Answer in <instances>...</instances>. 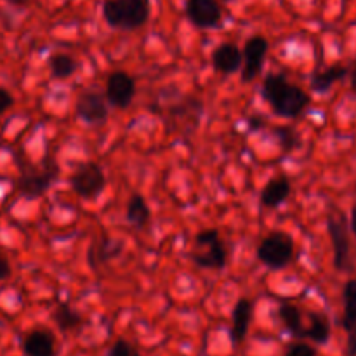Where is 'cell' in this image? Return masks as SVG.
<instances>
[{
	"label": "cell",
	"instance_id": "cell-24",
	"mask_svg": "<svg viewBox=\"0 0 356 356\" xmlns=\"http://www.w3.org/2000/svg\"><path fill=\"white\" fill-rule=\"evenodd\" d=\"M285 356H316V351L306 343H294L287 348Z\"/></svg>",
	"mask_w": 356,
	"mask_h": 356
},
{
	"label": "cell",
	"instance_id": "cell-5",
	"mask_svg": "<svg viewBox=\"0 0 356 356\" xmlns=\"http://www.w3.org/2000/svg\"><path fill=\"white\" fill-rule=\"evenodd\" d=\"M104 184L106 177L99 163L96 162L82 163L72 176L73 191L82 198H96L103 191Z\"/></svg>",
	"mask_w": 356,
	"mask_h": 356
},
{
	"label": "cell",
	"instance_id": "cell-29",
	"mask_svg": "<svg viewBox=\"0 0 356 356\" xmlns=\"http://www.w3.org/2000/svg\"><path fill=\"white\" fill-rule=\"evenodd\" d=\"M351 89L356 92V68L353 70V73H351Z\"/></svg>",
	"mask_w": 356,
	"mask_h": 356
},
{
	"label": "cell",
	"instance_id": "cell-25",
	"mask_svg": "<svg viewBox=\"0 0 356 356\" xmlns=\"http://www.w3.org/2000/svg\"><path fill=\"white\" fill-rule=\"evenodd\" d=\"M13 104H14V97L10 96L9 90H6L0 87V115L6 113V111L9 110Z\"/></svg>",
	"mask_w": 356,
	"mask_h": 356
},
{
	"label": "cell",
	"instance_id": "cell-22",
	"mask_svg": "<svg viewBox=\"0 0 356 356\" xmlns=\"http://www.w3.org/2000/svg\"><path fill=\"white\" fill-rule=\"evenodd\" d=\"M52 318H54L56 325H58L61 330H65V332L76 329V327L82 323V315H80L79 312H75L70 305H65V302L56 308Z\"/></svg>",
	"mask_w": 356,
	"mask_h": 356
},
{
	"label": "cell",
	"instance_id": "cell-20",
	"mask_svg": "<svg viewBox=\"0 0 356 356\" xmlns=\"http://www.w3.org/2000/svg\"><path fill=\"white\" fill-rule=\"evenodd\" d=\"M344 75H346V68H344V66H330V68L323 70V72L316 73V75L313 76L312 86L316 92H327V90H329L334 83L339 82Z\"/></svg>",
	"mask_w": 356,
	"mask_h": 356
},
{
	"label": "cell",
	"instance_id": "cell-28",
	"mask_svg": "<svg viewBox=\"0 0 356 356\" xmlns=\"http://www.w3.org/2000/svg\"><path fill=\"white\" fill-rule=\"evenodd\" d=\"M351 229H353L355 236H356V204L351 209Z\"/></svg>",
	"mask_w": 356,
	"mask_h": 356
},
{
	"label": "cell",
	"instance_id": "cell-14",
	"mask_svg": "<svg viewBox=\"0 0 356 356\" xmlns=\"http://www.w3.org/2000/svg\"><path fill=\"white\" fill-rule=\"evenodd\" d=\"M254 315V302L250 299L242 298L233 308L232 318V339L233 343H242L249 332L250 322Z\"/></svg>",
	"mask_w": 356,
	"mask_h": 356
},
{
	"label": "cell",
	"instance_id": "cell-23",
	"mask_svg": "<svg viewBox=\"0 0 356 356\" xmlns=\"http://www.w3.org/2000/svg\"><path fill=\"white\" fill-rule=\"evenodd\" d=\"M106 356H141L139 351L132 346L131 343H127L125 339H118L117 343L111 346V350L108 351Z\"/></svg>",
	"mask_w": 356,
	"mask_h": 356
},
{
	"label": "cell",
	"instance_id": "cell-10",
	"mask_svg": "<svg viewBox=\"0 0 356 356\" xmlns=\"http://www.w3.org/2000/svg\"><path fill=\"white\" fill-rule=\"evenodd\" d=\"M56 174H58V167L52 162L47 163L44 169L24 172L19 179L21 195H24V197L28 198L40 197V195H44L45 190L51 186L52 181L56 179Z\"/></svg>",
	"mask_w": 356,
	"mask_h": 356
},
{
	"label": "cell",
	"instance_id": "cell-21",
	"mask_svg": "<svg viewBox=\"0 0 356 356\" xmlns=\"http://www.w3.org/2000/svg\"><path fill=\"white\" fill-rule=\"evenodd\" d=\"M49 68L54 79H68L79 68V63L70 54H54L49 59Z\"/></svg>",
	"mask_w": 356,
	"mask_h": 356
},
{
	"label": "cell",
	"instance_id": "cell-15",
	"mask_svg": "<svg viewBox=\"0 0 356 356\" xmlns=\"http://www.w3.org/2000/svg\"><path fill=\"white\" fill-rule=\"evenodd\" d=\"M289 195H291V181L287 177H275L263 188L261 204L270 209L278 207V205L287 200Z\"/></svg>",
	"mask_w": 356,
	"mask_h": 356
},
{
	"label": "cell",
	"instance_id": "cell-27",
	"mask_svg": "<svg viewBox=\"0 0 356 356\" xmlns=\"http://www.w3.org/2000/svg\"><path fill=\"white\" fill-rule=\"evenodd\" d=\"M346 355L348 356H356V334H350V337H348Z\"/></svg>",
	"mask_w": 356,
	"mask_h": 356
},
{
	"label": "cell",
	"instance_id": "cell-18",
	"mask_svg": "<svg viewBox=\"0 0 356 356\" xmlns=\"http://www.w3.org/2000/svg\"><path fill=\"white\" fill-rule=\"evenodd\" d=\"M302 337L315 341L318 344H325L330 337V325L329 320L320 313H312L309 316V325L305 327V334Z\"/></svg>",
	"mask_w": 356,
	"mask_h": 356
},
{
	"label": "cell",
	"instance_id": "cell-1",
	"mask_svg": "<svg viewBox=\"0 0 356 356\" xmlns=\"http://www.w3.org/2000/svg\"><path fill=\"white\" fill-rule=\"evenodd\" d=\"M263 96L277 115L296 118L308 108L309 94L282 75H268L263 83Z\"/></svg>",
	"mask_w": 356,
	"mask_h": 356
},
{
	"label": "cell",
	"instance_id": "cell-16",
	"mask_svg": "<svg viewBox=\"0 0 356 356\" xmlns=\"http://www.w3.org/2000/svg\"><path fill=\"white\" fill-rule=\"evenodd\" d=\"M343 325L348 336L356 334V278L346 282L344 285V318Z\"/></svg>",
	"mask_w": 356,
	"mask_h": 356
},
{
	"label": "cell",
	"instance_id": "cell-13",
	"mask_svg": "<svg viewBox=\"0 0 356 356\" xmlns=\"http://www.w3.org/2000/svg\"><path fill=\"white\" fill-rule=\"evenodd\" d=\"M243 52L235 44H221L212 52V65L219 73H235L242 66Z\"/></svg>",
	"mask_w": 356,
	"mask_h": 356
},
{
	"label": "cell",
	"instance_id": "cell-3",
	"mask_svg": "<svg viewBox=\"0 0 356 356\" xmlns=\"http://www.w3.org/2000/svg\"><path fill=\"white\" fill-rule=\"evenodd\" d=\"M191 259L195 264L207 270H222L226 266L228 252L218 229H205L195 236Z\"/></svg>",
	"mask_w": 356,
	"mask_h": 356
},
{
	"label": "cell",
	"instance_id": "cell-19",
	"mask_svg": "<svg viewBox=\"0 0 356 356\" xmlns=\"http://www.w3.org/2000/svg\"><path fill=\"white\" fill-rule=\"evenodd\" d=\"M278 316L284 322V325L287 327V330L291 334H294L296 337H302L305 334V325H302V315L299 312L298 306L291 305V302H284V305L278 308Z\"/></svg>",
	"mask_w": 356,
	"mask_h": 356
},
{
	"label": "cell",
	"instance_id": "cell-9",
	"mask_svg": "<svg viewBox=\"0 0 356 356\" xmlns=\"http://www.w3.org/2000/svg\"><path fill=\"white\" fill-rule=\"evenodd\" d=\"M136 83L129 73L113 72L106 80V99L117 108H127L134 99Z\"/></svg>",
	"mask_w": 356,
	"mask_h": 356
},
{
	"label": "cell",
	"instance_id": "cell-8",
	"mask_svg": "<svg viewBox=\"0 0 356 356\" xmlns=\"http://www.w3.org/2000/svg\"><path fill=\"white\" fill-rule=\"evenodd\" d=\"M268 52V40L263 35L249 38L243 45V63H242V80L252 82L263 68L264 58Z\"/></svg>",
	"mask_w": 356,
	"mask_h": 356
},
{
	"label": "cell",
	"instance_id": "cell-30",
	"mask_svg": "<svg viewBox=\"0 0 356 356\" xmlns=\"http://www.w3.org/2000/svg\"><path fill=\"white\" fill-rule=\"evenodd\" d=\"M9 2L16 3V6H23V3H26V2H28V0H9Z\"/></svg>",
	"mask_w": 356,
	"mask_h": 356
},
{
	"label": "cell",
	"instance_id": "cell-2",
	"mask_svg": "<svg viewBox=\"0 0 356 356\" xmlns=\"http://www.w3.org/2000/svg\"><path fill=\"white\" fill-rule=\"evenodd\" d=\"M106 23L122 30L141 28L149 17V0H104Z\"/></svg>",
	"mask_w": 356,
	"mask_h": 356
},
{
	"label": "cell",
	"instance_id": "cell-12",
	"mask_svg": "<svg viewBox=\"0 0 356 356\" xmlns=\"http://www.w3.org/2000/svg\"><path fill=\"white\" fill-rule=\"evenodd\" d=\"M26 356H56V339L51 330L35 329L23 341Z\"/></svg>",
	"mask_w": 356,
	"mask_h": 356
},
{
	"label": "cell",
	"instance_id": "cell-4",
	"mask_svg": "<svg viewBox=\"0 0 356 356\" xmlns=\"http://www.w3.org/2000/svg\"><path fill=\"white\" fill-rule=\"evenodd\" d=\"M257 257L264 266L282 270L294 257V240L284 232H273L257 247Z\"/></svg>",
	"mask_w": 356,
	"mask_h": 356
},
{
	"label": "cell",
	"instance_id": "cell-26",
	"mask_svg": "<svg viewBox=\"0 0 356 356\" xmlns=\"http://www.w3.org/2000/svg\"><path fill=\"white\" fill-rule=\"evenodd\" d=\"M10 277V266L7 263V259L0 257V280H6Z\"/></svg>",
	"mask_w": 356,
	"mask_h": 356
},
{
	"label": "cell",
	"instance_id": "cell-6",
	"mask_svg": "<svg viewBox=\"0 0 356 356\" xmlns=\"http://www.w3.org/2000/svg\"><path fill=\"white\" fill-rule=\"evenodd\" d=\"M76 117L82 118L87 124H104L108 118L106 97L99 90L87 89L79 94L75 103Z\"/></svg>",
	"mask_w": 356,
	"mask_h": 356
},
{
	"label": "cell",
	"instance_id": "cell-7",
	"mask_svg": "<svg viewBox=\"0 0 356 356\" xmlns=\"http://www.w3.org/2000/svg\"><path fill=\"white\" fill-rule=\"evenodd\" d=\"M329 233L334 247V264L337 270H346L350 261V236H348L346 219L339 211L330 212Z\"/></svg>",
	"mask_w": 356,
	"mask_h": 356
},
{
	"label": "cell",
	"instance_id": "cell-17",
	"mask_svg": "<svg viewBox=\"0 0 356 356\" xmlns=\"http://www.w3.org/2000/svg\"><path fill=\"white\" fill-rule=\"evenodd\" d=\"M125 216H127V221L132 222L134 226H145L149 222L152 211H149L145 198H143L139 193H134L131 197V200H129Z\"/></svg>",
	"mask_w": 356,
	"mask_h": 356
},
{
	"label": "cell",
	"instance_id": "cell-11",
	"mask_svg": "<svg viewBox=\"0 0 356 356\" xmlns=\"http://www.w3.org/2000/svg\"><path fill=\"white\" fill-rule=\"evenodd\" d=\"M186 14L198 28H212L221 21V7L216 0H188Z\"/></svg>",
	"mask_w": 356,
	"mask_h": 356
}]
</instances>
